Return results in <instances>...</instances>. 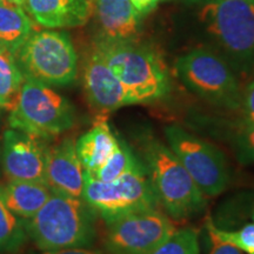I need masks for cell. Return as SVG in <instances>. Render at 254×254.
<instances>
[{"mask_svg": "<svg viewBox=\"0 0 254 254\" xmlns=\"http://www.w3.org/2000/svg\"><path fill=\"white\" fill-rule=\"evenodd\" d=\"M97 217L82 198L52 190L43 207L23 222L28 239L38 250L46 252L93 246Z\"/></svg>", "mask_w": 254, "mask_h": 254, "instance_id": "cell-1", "label": "cell"}, {"mask_svg": "<svg viewBox=\"0 0 254 254\" xmlns=\"http://www.w3.org/2000/svg\"><path fill=\"white\" fill-rule=\"evenodd\" d=\"M212 49L241 78H254V0H213L200 12Z\"/></svg>", "mask_w": 254, "mask_h": 254, "instance_id": "cell-2", "label": "cell"}, {"mask_svg": "<svg viewBox=\"0 0 254 254\" xmlns=\"http://www.w3.org/2000/svg\"><path fill=\"white\" fill-rule=\"evenodd\" d=\"M113 74L126 88L132 105L151 104L171 90L170 73L163 59L151 47L134 43L94 41Z\"/></svg>", "mask_w": 254, "mask_h": 254, "instance_id": "cell-3", "label": "cell"}, {"mask_svg": "<svg viewBox=\"0 0 254 254\" xmlns=\"http://www.w3.org/2000/svg\"><path fill=\"white\" fill-rule=\"evenodd\" d=\"M142 157L158 202L174 220L194 217L207 200L170 146L155 138L142 145Z\"/></svg>", "mask_w": 254, "mask_h": 254, "instance_id": "cell-4", "label": "cell"}, {"mask_svg": "<svg viewBox=\"0 0 254 254\" xmlns=\"http://www.w3.org/2000/svg\"><path fill=\"white\" fill-rule=\"evenodd\" d=\"M178 78L200 99L218 109L240 111L243 91L240 78L213 50L198 47L179 57Z\"/></svg>", "mask_w": 254, "mask_h": 254, "instance_id": "cell-5", "label": "cell"}, {"mask_svg": "<svg viewBox=\"0 0 254 254\" xmlns=\"http://www.w3.org/2000/svg\"><path fill=\"white\" fill-rule=\"evenodd\" d=\"M74 123V107L69 100L49 85L25 77L9 110V127L47 140L69 131Z\"/></svg>", "mask_w": 254, "mask_h": 254, "instance_id": "cell-6", "label": "cell"}, {"mask_svg": "<svg viewBox=\"0 0 254 254\" xmlns=\"http://www.w3.org/2000/svg\"><path fill=\"white\" fill-rule=\"evenodd\" d=\"M14 57L24 77L49 86H68L77 79L78 53L64 31L34 30Z\"/></svg>", "mask_w": 254, "mask_h": 254, "instance_id": "cell-7", "label": "cell"}, {"mask_svg": "<svg viewBox=\"0 0 254 254\" xmlns=\"http://www.w3.org/2000/svg\"><path fill=\"white\" fill-rule=\"evenodd\" d=\"M81 198L106 225L133 212L158 208L159 205L142 160L110 183L94 179L85 171Z\"/></svg>", "mask_w": 254, "mask_h": 254, "instance_id": "cell-8", "label": "cell"}, {"mask_svg": "<svg viewBox=\"0 0 254 254\" xmlns=\"http://www.w3.org/2000/svg\"><path fill=\"white\" fill-rule=\"evenodd\" d=\"M167 145L205 196H217L227 189L231 171L217 146L177 125L165 128Z\"/></svg>", "mask_w": 254, "mask_h": 254, "instance_id": "cell-9", "label": "cell"}, {"mask_svg": "<svg viewBox=\"0 0 254 254\" xmlns=\"http://www.w3.org/2000/svg\"><path fill=\"white\" fill-rule=\"evenodd\" d=\"M158 208L133 212L107 225L104 250L109 254H150L176 232Z\"/></svg>", "mask_w": 254, "mask_h": 254, "instance_id": "cell-10", "label": "cell"}, {"mask_svg": "<svg viewBox=\"0 0 254 254\" xmlns=\"http://www.w3.org/2000/svg\"><path fill=\"white\" fill-rule=\"evenodd\" d=\"M46 148L44 139L19 129H5L0 144V167L7 180L45 182Z\"/></svg>", "mask_w": 254, "mask_h": 254, "instance_id": "cell-11", "label": "cell"}, {"mask_svg": "<svg viewBox=\"0 0 254 254\" xmlns=\"http://www.w3.org/2000/svg\"><path fill=\"white\" fill-rule=\"evenodd\" d=\"M81 80L85 97L98 113L107 114L132 105L126 88L93 44L82 60Z\"/></svg>", "mask_w": 254, "mask_h": 254, "instance_id": "cell-12", "label": "cell"}, {"mask_svg": "<svg viewBox=\"0 0 254 254\" xmlns=\"http://www.w3.org/2000/svg\"><path fill=\"white\" fill-rule=\"evenodd\" d=\"M94 41L134 43L141 33V15L129 0H94Z\"/></svg>", "mask_w": 254, "mask_h": 254, "instance_id": "cell-13", "label": "cell"}, {"mask_svg": "<svg viewBox=\"0 0 254 254\" xmlns=\"http://www.w3.org/2000/svg\"><path fill=\"white\" fill-rule=\"evenodd\" d=\"M45 182L53 192L81 198L85 184V170L75 150V141L65 138L47 146Z\"/></svg>", "mask_w": 254, "mask_h": 254, "instance_id": "cell-14", "label": "cell"}, {"mask_svg": "<svg viewBox=\"0 0 254 254\" xmlns=\"http://www.w3.org/2000/svg\"><path fill=\"white\" fill-rule=\"evenodd\" d=\"M24 8L44 28H73L87 24L93 13L91 0H26Z\"/></svg>", "mask_w": 254, "mask_h": 254, "instance_id": "cell-15", "label": "cell"}, {"mask_svg": "<svg viewBox=\"0 0 254 254\" xmlns=\"http://www.w3.org/2000/svg\"><path fill=\"white\" fill-rule=\"evenodd\" d=\"M119 146V138L114 134L104 117L98 118L93 126L75 141V150L82 167L87 172L99 168Z\"/></svg>", "mask_w": 254, "mask_h": 254, "instance_id": "cell-16", "label": "cell"}, {"mask_svg": "<svg viewBox=\"0 0 254 254\" xmlns=\"http://www.w3.org/2000/svg\"><path fill=\"white\" fill-rule=\"evenodd\" d=\"M1 189L6 205L21 220L33 217L52 194L46 183L31 180H7Z\"/></svg>", "mask_w": 254, "mask_h": 254, "instance_id": "cell-17", "label": "cell"}, {"mask_svg": "<svg viewBox=\"0 0 254 254\" xmlns=\"http://www.w3.org/2000/svg\"><path fill=\"white\" fill-rule=\"evenodd\" d=\"M34 30L36 23L23 6L0 2V46L15 56Z\"/></svg>", "mask_w": 254, "mask_h": 254, "instance_id": "cell-18", "label": "cell"}, {"mask_svg": "<svg viewBox=\"0 0 254 254\" xmlns=\"http://www.w3.org/2000/svg\"><path fill=\"white\" fill-rule=\"evenodd\" d=\"M24 80L14 55L0 46V111L13 107Z\"/></svg>", "mask_w": 254, "mask_h": 254, "instance_id": "cell-19", "label": "cell"}, {"mask_svg": "<svg viewBox=\"0 0 254 254\" xmlns=\"http://www.w3.org/2000/svg\"><path fill=\"white\" fill-rule=\"evenodd\" d=\"M27 239L23 220L6 205L0 185V253L17 252Z\"/></svg>", "mask_w": 254, "mask_h": 254, "instance_id": "cell-20", "label": "cell"}, {"mask_svg": "<svg viewBox=\"0 0 254 254\" xmlns=\"http://www.w3.org/2000/svg\"><path fill=\"white\" fill-rule=\"evenodd\" d=\"M139 160L140 159L138 158V155L134 154L128 144L119 139V146L113 152L112 155L99 168L88 173L94 179L100 180V182H114L116 179L124 176L127 171L131 170Z\"/></svg>", "mask_w": 254, "mask_h": 254, "instance_id": "cell-21", "label": "cell"}, {"mask_svg": "<svg viewBox=\"0 0 254 254\" xmlns=\"http://www.w3.org/2000/svg\"><path fill=\"white\" fill-rule=\"evenodd\" d=\"M150 254H201L198 232L190 227L176 230Z\"/></svg>", "mask_w": 254, "mask_h": 254, "instance_id": "cell-22", "label": "cell"}, {"mask_svg": "<svg viewBox=\"0 0 254 254\" xmlns=\"http://www.w3.org/2000/svg\"><path fill=\"white\" fill-rule=\"evenodd\" d=\"M231 145L241 164H254V124L238 122L231 129Z\"/></svg>", "mask_w": 254, "mask_h": 254, "instance_id": "cell-23", "label": "cell"}, {"mask_svg": "<svg viewBox=\"0 0 254 254\" xmlns=\"http://www.w3.org/2000/svg\"><path fill=\"white\" fill-rule=\"evenodd\" d=\"M206 227H208L215 234V237L224 243L237 247L241 252L254 254V222L245 225L240 230L227 231L215 226L212 220H207Z\"/></svg>", "mask_w": 254, "mask_h": 254, "instance_id": "cell-24", "label": "cell"}, {"mask_svg": "<svg viewBox=\"0 0 254 254\" xmlns=\"http://www.w3.org/2000/svg\"><path fill=\"white\" fill-rule=\"evenodd\" d=\"M240 112L241 119L254 124V79L244 88Z\"/></svg>", "mask_w": 254, "mask_h": 254, "instance_id": "cell-25", "label": "cell"}, {"mask_svg": "<svg viewBox=\"0 0 254 254\" xmlns=\"http://www.w3.org/2000/svg\"><path fill=\"white\" fill-rule=\"evenodd\" d=\"M206 230H207L208 234V241L211 244L208 254H243V252L240 250H238L237 247L218 239L215 237V234L208 227H206Z\"/></svg>", "mask_w": 254, "mask_h": 254, "instance_id": "cell-26", "label": "cell"}, {"mask_svg": "<svg viewBox=\"0 0 254 254\" xmlns=\"http://www.w3.org/2000/svg\"><path fill=\"white\" fill-rule=\"evenodd\" d=\"M33 254H109L105 251L94 250L92 247H75V249H66V250H59V251H46L43 252L40 251L39 253Z\"/></svg>", "mask_w": 254, "mask_h": 254, "instance_id": "cell-27", "label": "cell"}, {"mask_svg": "<svg viewBox=\"0 0 254 254\" xmlns=\"http://www.w3.org/2000/svg\"><path fill=\"white\" fill-rule=\"evenodd\" d=\"M132 2V5L134 6V8L138 11V13L141 15H145L150 13L151 11L157 7L158 2L160 0H129Z\"/></svg>", "mask_w": 254, "mask_h": 254, "instance_id": "cell-28", "label": "cell"}, {"mask_svg": "<svg viewBox=\"0 0 254 254\" xmlns=\"http://www.w3.org/2000/svg\"><path fill=\"white\" fill-rule=\"evenodd\" d=\"M6 1L9 2V4H13V5H18V6H23L26 2V0H6Z\"/></svg>", "mask_w": 254, "mask_h": 254, "instance_id": "cell-29", "label": "cell"}, {"mask_svg": "<svg viewBox=\"0 0 254 254\" xmlns=\"http://www.w3.org/2000/svg\"><path fill=\"white\" fill-rule=\"evenodd\" d=\"M1 1H6V0H0V2H1Z\"/></svg>", "mask_w": 254, "mask_h": 254, "instance_id": "cell-30", "label": "cell"}, {"mask_svg": "<svg viewBox=\"0 0 254 254\" xmlns=\"http://www.w3.org/2000/svg\"><path fill=\"white\" fill-rule=\"evenodd\" d=\"M253 220H254V212H253Z\"/></svg>", "mask_w": 254, "mask_h": 254, "instance_id": "cell-31", "label": "cell"}, {"mask_svg": "<svg viewBox=\"0 0 254 254\" xmlns=\"http://www.w3.org/2000/svg\"><path fill=\"white\" fill-rule=\"evenodd\" d=\"M91 1H92V2H93V1H94V0H91Z\"/></svg>", "mask_w": 254, "mask_h": 254, "instance_id": "cell-32", "label": "cell"}]
</instances>
